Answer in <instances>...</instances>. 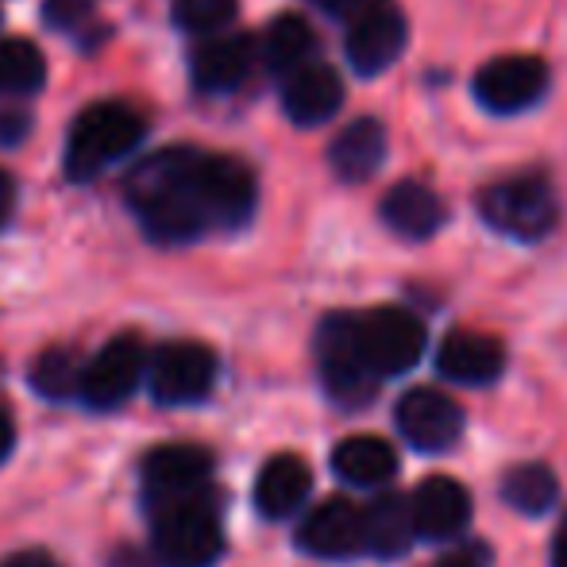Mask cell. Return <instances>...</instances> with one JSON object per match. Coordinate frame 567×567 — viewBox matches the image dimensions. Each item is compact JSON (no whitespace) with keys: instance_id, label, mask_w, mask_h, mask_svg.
I'll return each instance as SVG.
<instances>
[{"instance_id":"cell-1","label":"cell","mask_w":567,"mask_h":567,"mask_svg":"<svg viewBox=\"0 0 567 567\" xmlns=\"http://www.w3.org/2000/svg\"><path fill=\"white\" fill-rule=\"evenodd\" d=\"M197 147H166L127 174V202L158 244H189L213 228L197 194Z\"/></svg>"},{"instance_id":"cell-2","label":"cell","mask_w":567,"mask_h":567,"mask_svg":"<svg viewBox=\"0 0 567 567\" xmlns=\"http://www.w3.org/2000/svg\"><path fill=\"white\" fill-rule=\"evenodd\" d=\"M155 514V545L158 567H213L225 553V533L213 509L209 491L186 494V498H166L151 506Z\"/></svg>"},{"instance_id":"cell-3","label":"cell","mask_w":567,"mask_h":567,"mask_svg":"<svg viewBox=\"0 0 567 567\" xmlns=\"http://www.w3.org/2000/svg\"><path fill=\"white\" fill-rule=\"evenodd\" d=\"M147 132V120L124 101H101L74 120L66 140V174L74 182H90L101 171L135 151V143Z\"/></svg>"},{"instance_id":"cell-4","label":"cell","mask_w":567,"mask_h":567,"mask_svg":"<svg viewBox=\"0 0 567 567\" xmlns=\"http://www.w3.org/2000/svg\"><path fill=\"white\" fill-rule=\"evenodd\" d=\"M351 332L367 371L379 382L390 374H405L425 355V324L410 309L382 306L371 313H351Z\"/></svg>"},{"instance_id":"cell-5","label":"cell","mask_w":567,"mask_h":567,"mask_svg":"<svg viewBox=\"0 0 567 567\" xmlns=\"http://www.w3.org/2000/svg\"><path fill=\"white\" fill-rule=\"evenodd\" d=\"M478 213L494 231L514 239H540L556 228L560 205L540 174H517V178L494 182L478 194Z\"/></svg>"},{"instance_id":"cell-6","label":"cell","mask_w":567,"mask_h":567,"mask_svg":"<svg viewBox=\"0 0 567 567\" xmlns=\"http://www.w3.org/2000/svg\"><path fill=\"white\" fill-rule=\"evenodd\" d=\"M405 35H410V28H405V16L394 0H363L348 16V39H343L351 70L363 78L390 70L402 59Z\"/></svg>"},{"instance_id":"cell-7","label":"cell","mask_w":567,"mask_h":567,"mask_svg":"<svg viewBox=\"0 0 567 567\" xmlns=\"http://www.w3.org/2000/svg\"><path fill=\"white\" fill-rule=\"evenodd\" d=\"M317 363H321L324 390L340 405H367L374 398V390H379V379L367 371L363 355L355 348L351 313L324 317L321 332H317Z\"/></svg>"},{"instance_id":"cell-8","label":"cell","mask_w":567,"mask_h":567,"mask_svg":"<svg viewBox=\"0 0 567 567\" xmlns=\"http://www.w3.org/2000/svg\"><path fill=\"white\" fill-rule=\"evenodd\" d=\"M197 194L213 228H239L255 213V174L236 155H197Z\"/></svg>"},{"instance_id":"cell-9","label":"cell","mask_w":567,"mask_h":567,"mask_svg":"<svg viewBox=\"0 0 567 567\" xmlns=\"http://www.w3.org/2000/svg\"><path fill=\"white\" fill-rule=\"evenodd\" d=\"M217 382V355L197 340L163 343L151 359V390L163 405L202 402Z\"/></svg>"},{"instance_id":"cell-10","label":"cell","mask_w":567,"mask_h":567,"mask_svg":"<svg viewBox=\"0 0 567 567\" xmlns=\"http://www.w3.org/2000/svg\"><path fill=\"white\" fill-rule=\"evenodd\" d=\"M147 367V348L135 332H120L82 367V386L78 394L97 410H113V405L127 402L135 394Z\"/></svg>"},{"instance_id":"cell-11","label":"cell","mask_w":567,"mask_h":567,"mask_svg":"<svg viewBox=\"0 0 567 567\" xmlns=\"http://www.w3.org/2000/svg\"><path fill=\"white\" fill-rule=\"evenodd\" d=\"M548 90V66L533 54H502L475 74V97L498 116L525 113Z\"/></svg>"},{"instance_id":"cell-12","label":"cell","mask_w":567,"mask_h":567,"mask_svg":"<svg viewBox=\"0 0 567 567\" xmlns=\"http://www.w3.org/2000/svg\"><path fill=\"white\" fill-rule=\"evenodd\" d=\"M394 417H398V429H402L405 441H410L417 452H425V455L449 452L452 444L463 436L460 402H452V398L441 394V390L421 386V390L402 394Z\"/></svg>"},{"instance_id":"cell-13","label":"cell","mask_w":567,"mask_h":567,"mask_svg":"<svg viewBox=\"0 0 567 567\" xmlns=\"http://www.w3.org/2000/svg\"><path fill=\"white\" fill-rule=\"evenodd\" d=\"M298 548L317 560H351L367 553V529H363V506L348 498H329L306 514L298 525Z\"/></svg>"},{"instance_id":"cell-14","label":"cell","mask_w":567,"mask_h":567,"mask_svg":"<svg viewBox=\"0 0 567 567\" xmlns=\"http://www.w3.org/2000/svg\"><path fill=\"white\" fill-rule=\"evenodd\" d=\"M213 478V455L197 444H163V449L147 452L143 460V491L147 502L166 498H186V494L209 491Z\"/></svg>"},{"instance_id":"cell-15","label":"cell","mask_w":567,"mask_h":567,"mask_svg":"<svg viewBox=\"0 0 567 567\" xmlns=\"http://www.w3.org/2000/svg\"><path fill=\"white\" fill-rule=\"evenodd\" d=\"M410 514H413V533L421 540H452L467 529L471 522V494L460 478L449 475H429L417 491L410 494Z\"/></svg>"},{"instance_id":"cell-16","label":"cell","mask_w":567,"mask_h":567,"mask_svg":"<svg viewBox=\"0 0 567 567\" xmlns=\"http://www.w3.org/2000/svg\"><path fill=\"white\" fill-rule=\"evenodd\" d=\"M343 105V82L332 66L309 59L282 78V109L298 127L329 124Z\"/></svg>"},{"instance_id":"cell-17","label":"cell","mask_w":567,"mask_h":567,"mask_svg":"<svg viewBox=\"0 0 567 567\" xmlns=\"http://www.w3.org/2000/svg\"><path fill=\"white\" fill-rule=\"evenodd\" d=\"M436 371L444 379L460 382V386H491L506 371V348H502L498 337L455 329L436 351Z\"/></svg>"},{"instance_id":"cell-18","label":"cell","mask_w":567,"mask_h":567,"mask_svg":"<svg viewBox=\"0 0 567 567\" xmlns=\"http://www.w3.org/2000/svg\"><path fill=\"white\" fill-rule=\"evenodd\" d=\"M309 491H313L309 463L293 452H282L262 463L259 478H255V509L270 522H282V517L298 514L306 506Z\"/></svg>"},{"instance_id":"cell-19","label":"cell","mask_w":567,"mask_h":567,"mask_svg":"<svg viewBox=\"0 0 567 567\" xmlns=\"http://www.w3.org/2000/svg\"><path fill=\"white\" fill-rule=\"evenodd\" d=\"M255 43L247 35H217L194 54V85L202 93H231L255 66Z\"/></svg>"},{"instance_id":"cell-20","label":"cell","mask_w":567,"mask_h":567,"mask_svg":"<svg viewBox=\"0 0 567 567\" xmlns=\"http://www.w3.org/2000/svg\"><path fill=\"white\" fill-rule=\"evenodd\" d=\"M382 220L402 239H429L444 228L449 209H444L441 197L429 186H421V182H398V186L382 197Z\"/></svg>"},{"instance_id":"cell-21","label":"cell","mask_w":567,"mask_h":567,"mask_svg":"<svg viewBox=\"0 0 567 567\" xmlns=\"http://www.w3.org/2000/svg\"><path fill=\"white\" fill-rule=\"evenodd\" d=\"M382 158H386V132L371 116L351 120L329 143V166L343 182H367L382 166Z\"/></svg>"},{"instance_id":"cell-22","label":"cell","mask_w":567,"mask_h":567,"mask_svg":"<svg viewBox=\"0 0 567 567\" xmlns=\"http://www.w3.org/2000/svg\"><path fill=\"white\" fill-rule=\"evenodd\" d=\"M363 529H367V553L379 556V560H394V556L410 553V545L417 540L410 498L398 491L379 494L371 506H363Z\"/></svg>"},{"instance_id":"cell-23","label":"cell","mask_w":567,"mask_h":567,"mask_svg":"<svg viewBox=\"0 0 567 567\" xmlns=\"http://www.w3.org/2000/svg\"><path fill=\"white\" fill-rule=\"evenodd\" d=\"M332 471L351 486H382L398 475V452L382 436H348L332 452Z\"/></svg>"},{"instance_id":"cell-24","label":"cell","mask_w":567,"mask_h":567,"mask_svg":"<svg viewBox=\"0 0 567 567\" xmlns=\"http://www.w3.org/2000/svg\"><path fill=\"white\" fill-rule=\"evenodd\" d=\"M313 28H309L301 16L286 12V16H275V20L267 23V31H262L259 47H255V54L262 59V66L270 70V74L286 78L290 70L306 66L309 59H313Z\"/></svg>"},{"instance_id":"cell-25","label":"cell","mask_w":567,"mask_h":567,"mask_svg":"<svg viewBox=\"0 0 567 567\" xmlns=\"http://www.w3.org/2000/svg\"><path fill=\"white\" fill-rule=\"evenodd\" d=\"M556 494H560V483H556L553 467H545V463H522V467H514L502 478V502L525 517L548 514L556 506Z\"/></svg>"},{"instance_id":"cell-26","label":"cell","mask_w":567,"mask_h":567,"mask_svg":"<svg viewBox=\"0 0 567 567\" xmlns=\"http://www.w3.org/2000/svg\"><path fill=\"white\" fill-rule=\"evenodd\" d=\"M43 82L47 59L31 39H0V97H28Z\"/></svg>"},{"instance_id":"cell-27","label":"cell","mask_w":567,"mask_h":567,"mask_svg":"<svg viewBox=\"0 0 567 567\" xmlns=\"http://www.w3.org/2000/svg\"><path fill=\"white\" fill-rule=\"evenodd\" d=\"M31 382H35V390L47 398H70V394H78V386H82V363H78L74 351L51 348L35 359Z\"/></svg>"},{"instance_id":"cell-28","label":"cell","mask_w":567,"mask_h":567,"mask_svg":"<svg viewBox=\"0 0 567 567\" xmlns=\"http://www.w3.org/2000/svg\"><path fill=\"white\" fill-rule=\"evenodd\" d=\"M174 23L189 35H213L236 20V0H174Z\"/></svg>"},{"instance_id":"cell-29","label":"cell","mask_w":567,"mask_h":567,"mask_svg":"<svg viewBox=\"0 0 567 567\" xmlns=\"http://www.w3.org/2000/svg\"><path fill=\"white\" fill-rule=\"evenodd\" d=\"M97 0H43V20L54 31H74L93 16Z\"/></svg>"},{"instance_id":"cell-30","label":"cell","mask_w":567,"mask_h":567,"mask_svg":"<svg viewBox=\"0 0 567 567\" xmlns=\"http://www.w3.org/2000/svg\"><path fill=\"white\" fill-rule=\"evenodd\" d=\"M109 567H158L155 560V553H140V548H132V545H120L113 556H109Z\"/></svg>"},{"instance_id":"cell-31","label":"cell","mask_w":567,"mask_h":567,"mask_svg":"<svg viewBox=\"0 0 567 567\" xmlns=\"http://www.w3.org/2000/svg\"><path fill=\"white\" fill-rule=\"evenodd\" d=\"M12 209H16V182L12 174L0 171V228L12 220Z\"/></svg>"},{"instance_id":"cell-32","label":"cell","mask_w":567,"mask_h":567,"mask_svg":"<svg viewBox=\"0 0 567 567\" xmlns=\"http://www.w3.org/2000/svg\"><path fill=\"white\" fill-rule=\"evenodd\" d=\"M31 120L23 113H12V116H0V143H16L23 140V132H28Z\"/></svg>"},{"instance_id":"cell-33","label":"cell","mask_w":567,"mask_h":567,"mask_svg":"<svg viewBox=\"0 0 567 567\" xmlns=\"http://www.w3.org/2000/svg\"><path fill=\"white\" fill-rule=\"evenodd\" d=\"M0 567H59V564H54L47 553H16V556H8Z\"/></svg>"},{"instance_id":"cell-34","label":"cell","mask_w":567,"mask_h":567,"mask_svg":"<svg viewBox=\"0 0 567 567\" xmlns=\"http://www.w3.org/2000/svg\"><path fill=\"white\" fill-rule=\"evenodd\" d=\"M436 567H483V553H478V548H463V553L444 556Z\"/></svg>"},{"instance_id":"cell-35","label":"cell","mask_w":567,"mask_h":567,"mask_svg":"<svg viewBox=\"0 0 567 567\" xmlns=\"http://www.w3.org/2000/svg\"><path fill=\"white\" fill-rule=\"evenodd\" d=\"M553 567H567V514L553 537Z\"/></svg>"},{"instance_id":"cell-36","label":"cell","mask_w":567,"mask_h":567,"mask_svg":"<svg viewBox=\"0 0 567 567\" xmlns=\"http://www.w3.org/2000/svg\"><path fill=\"white\" fill-rule=\"evenodd\" d=\"M16 444V429H12V417H8L4 410H0V463L8 460V452H12Z\"/></svg>"},{"instance_id":"cell-37","label":"cell","mask_w":567,"mask_h":567,"mask_svg":"<svg viewBox=\"0 0 567 567\" xmlns=\"http://www.w3.org/2000/svg\"><path fill=\"white\" fill-rule=\"evenodd\" d=\"M317 8H324L329 16H351L363 0H313Z\"/></svg>"}]
</instances>
